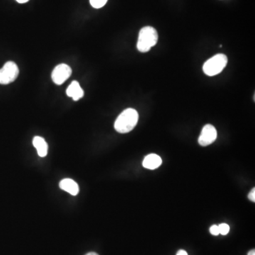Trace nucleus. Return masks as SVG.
<instances>
[{"label":"nucleus","instance_id":"obj_1","mask_svg":"<svg viewBox=\"0 0 255 255\" xmlns=\"http://www.w3.org/2000/svg\"><path fill=\"white\" fill-rule=\"evenodd\" d=\"M138 113L134 109L129 108L124 110L114 124V128L120 133H127L131 131L138 122Z\"/></svg>","mask_w":255,"mask_h":255},{"label":"nucleus","instance_id":"obj_2","mask_svg":"<svg viewBox=\"0 0 255 255\" xmlns=\"http://www.w3.org/2000/svg\"><path fill=\"white\" fill-rule=\"evenodd\" d=\"M158 34L155 28L152 26H145L139 32L137 48L141 53H146L157 44Z\"/></svg>","mask_w":255,"mask_h":255},{"label":"nucleus","instance_id":"obj_3","mask_svg":"<svg viewBox=\"0 0 255 255\" xmlns=\"http://www.w3.org/2000/svg\"><path fill=\"white\" fill-rule=\"evenodd\" d=\"M228 63V58L224 54H217L204 63L203 70L208 76L219 75L224 70Z\"/></svg>","mask_w":255,"mask_h":255},{"label":"nucleus","instance_id":"obj_4","mask_svg":"<svg viewBox=\"0 0 255 255\" xmlns=\"http://www.w3.org/2000/svg\"><path fill=\"white\" fill-rule=\"evenodd\" d=\"M19 70L14 62L9 61L0 69V84L8 85L17 78Z\"/></svg>","mask_w":255,"mask_h":255},{"label":"nucleus","instance_id":"obj_5","mask_svg":"<svg viewBox=\"0 0 255 255\" xmlns=\"http://www.w3.org/2000/svg\"><path fill=\"white\" fill-rule=\"evenodd\" d=\"M72 69L66 64H60L52 72V80L56 85H60L71 76Z\"/></svg>","mask_w":255,"mask_h":255},{"label":"nucleus","instance_id":"obj_6","mask_svg":"<svg viewBox=\"0 0 255 255\" xmlns=\"http://www.w3.org/2000/svg\"><path fill=\"white\" fill-rule=\"evenodd\" d=\"M217 138V130L214 126L207 124L203 128L200 136L199 137V145L205 147L212 144Z\"/></svg>","mask_w":255,"mask_h":255},{"label":"nucleus","instance_id":"obj_7","mask_svg":"<svg viewBox=\"0 0 255 255\" xmlns=\"http://www.w3.org/2000/svg\"><path fill=\"white\" fill-rule=\"evenodd\" d=\"M59 186L60 189L67 191L73 196L78 195L79 191H80L78 184L71 179H63L60 182Z\"/></svg>","mask_w":255,"mask_h":255},{"label":"nucleus","instance_id":"obj_8","mask_svg":"<svg viewBox=\"0 0 255 255\" xmlns=\"http://www.w3.org/2000/svg\"><path fill=\"white\" fill-rule=\"evenodd\" d=\"M162 163V159L156 154H150L146 156L142 162V165L146 169H155L158 168Z\"/></svg>","mask_w":255,"mask_h":255},{"label":"nucleus","instance_id":"obj_9","mask_svg":"<svg viewBox=\"0 0 255 255\" xmlns=\"http://www.w3.org/2000/svg\"><path fill=\"white\" fill-rule=\"evenodd\" d=\"M67 95L72 97L74 101H78L84 96L83 90L80 87L78 82L73 81L68 87L66 91Z\"/></svg>","mask_w":255,"mask_h":255},{"label":"nucleus","instance_id":"obj_10","mask_svg":"<svg viewBox=\"0 0 255 255\" xmlns=\"http://www.w3.org/2000/svg\"><path fill=\"white\" fill-rule=\"evenodd\" d=\"M33 145L36 147L38 155L41 157H46L48 154V144L42 137L35 136L33 139Z\"/></svg>","mask_w":255,"mask_h":255},{"label":"nucleus","instance_id":"obj_11","mask_svg":"<svg viewBox=\"0 0 255 255\" xmlns=\"http://www.w3.org/2000/svg\"><path fill=\"white\" fill-rule=\"evenodd\" d=\"M108 0H90V4L95 9L103 7Z\"/></svg>","mask_w":255,"mask_h":255},{"label":"nucleus","instance_id":"obj_12","mask_svg":"<svg viewBox=\"0 0 255 255\" xmlns=\"http://www.w3.org/2000/svg\"><path fill=\"white\" fill-rule=\"evenodd\" d=\"M219 229L220 234L226 236V235L229 233L230 226L226 224V223H222V224L219 225Z\"/></svg>","mask_w":255,"mask_h":255},{"label":"nucleus","instance_id":"obj_13","mask_svg":"<svg viewBox=\"0 0 255 255\" xmlns=\"http://www.w3.org/2000/svg\"><path fill=\"white\" fill-rule=\"evenodd\" d=\"M210 233L214 235V236H219L220 234L219 226H216V225L211 226V228H210Z\"/></svg>","mask_w":255,"mask_h":255},{"label":"nucleus","instance_id":"obj_14","mask_svg":"<svg viewBox=\"0 0 255 255\" xmlns=\"http://www.w3.org/2000/svg\"><path fill=\"white\" fill-rule=\"evenodd\" d=\"M248 198H249L250 200L253 201V202H255V189L253 188L252 189L251 192H250L249 195H248Z\"/></svg>","mask_w":255,"mask_h":255},{"label":"nucleus","instance_id":"obj_15","mask_svg":"<svg viewBox=\"0 0 255 255\" xmlns=\"http://www.w3.org/2000/svg\"><path fill=\"white\" fill-rule=\"evenodd\" d=\"M177 255H188L187 252L181 250L178 252Z\"/></svg>","mask_w":255,"mask_h":255},{"label":"nucleus","instance_id":"obj_16","mask_svg":"<svg viewBox=\"0 0 255 255\" xmlns=\"http://www.w3.org/2000/svg\"><path fill=\"white\" fill-rule=\"evenodd\" d=\"M16 1L20 4H23V3L27 2L29 0H16Z\"/></svg>","mask_w":255,"mask_h":255},{"label":"nucleus","instance_id":"obj_17","mask_svg":"<svg viewBox=\"0 0 255 255\" xmlns=\"http://www.w3.org/2000/svg\"><path fill=\"white\" fill-rule=\"evenodd\" d=\"M248 255H255V250H252V251H250Z\"/></svg>","mask_w":255,"mask_h":255},{"label":"nucleus","instance_id":"obj_18","mask_svg":"<svg viewBox=\"0 0 255 255\" xmlns=\"http://www.w3.org/2000/svg\"><path fill=\"white\" fill-rule=\"evenodd\" d=\"M86 255H99L97 254V253H88V254H87Z\"/></svg>","mask_w":255,"mask_h":255}]
</instances>
